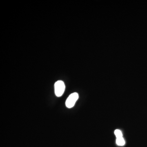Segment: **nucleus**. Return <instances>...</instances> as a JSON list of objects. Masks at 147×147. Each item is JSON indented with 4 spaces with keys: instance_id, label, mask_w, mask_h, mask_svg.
Instances as JSON below:
<instances>
[{
    "instance_id": "obj_1",
    "label": "nucleus",
    "mask_w": 147,
    "mask_h": 147,
    "mask_svg": "<svg viewBox=\"0 0 147 147\" xmlns=\"http://www.w3.org/2000/svg\"><path fill=\"white\" fill-rule=\"evenodd\" d=\"M65 90V85L62 81H58L55 84V93L57 97H60L63 94Z\"/></svg>"
},
{
    "instance_id": "obj_2",
    "label": "nucleus",
    "mask_w": 147,
    "mask_h": 147,
    "mask_svg": "<svg viewBox=\"0 0 147 147\" xmlns=\"http://www.w3.org/2000/svg\"><path fill=\"white\" fill-rule=\"evenodd\" d=\"M78 98H79V94L77 93L74 92L71 94L66 100V106L69 108H72L75 105Z\"/></svg>"
},
{
    "instance_id": "obj_3",
    "label": "nucleus",
    "mask_w": 147,
    "mask_h": 147,
    "mask_svg": "<svg viewBox=\"0 0 147 147\" xmlns=\"http://www.w3.org/2000/svg\"><path fill=\"white\" fill-rule=\"evenodd\" d=\"M116 144L119 146H123L125 144V141L123 137L121 138H117L116 140Z\"/></svg>"
},
{
    "instance_id": "obj_4",
    "label": "nucleus",
    "mask_w": 147,
    "mask_h": 147,
    "mask_svg": "<svg viewBox=\"0 0 147 147\" xmlns=\"http://www.w3.org/2000/svg\"><path fill=\"white\" fill-rule=\"evenodd\" d=\"M115 134L117 138H121L123 137V134L121 131L119 129H116L115 131Z\"/></svg>"
}]
</instances>
